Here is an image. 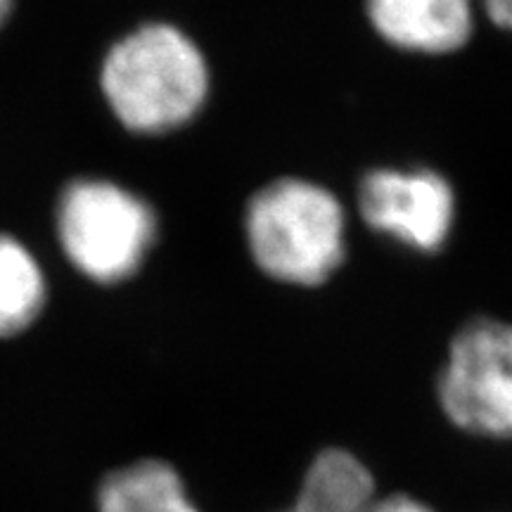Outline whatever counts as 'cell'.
I'll return each instance as SVG.
<instances>
[{
  "instance_id": "cell-7",
  "label": "cell",
  "mask_w": 512,
  "mask_h": 512,
  "mask_svg": "<svg viewBox=\"0 0 512 512\" xmlns=\"http://www.w3.org/2000/svg\"><path fill=\"white\" fill-rule=\"evenodd\" d=\"M377 501L373 472L354 453L328 448L306 470L294 512H373Z\"/></svg>"
},
{
  "instance_id": "cell-9",
  "label": "cell",
  "mask_w": 512,
  "mask_h": 512,
  "mask_svg": "<svg viewBox=\"0 0 512 512\" xmlns=\"http://www.w3.org/2000/svg\"><path fill=\"white\" fill-rule=\"evenodd\" d=\"M41 268L27 247L0 235V337L15 335L38 316L43 306Z\"/></svg>"
},
{
  "instance_id": "cell-6",
  "label": "cell",
  "mask_w": 512,
  "mask_h": 512,
  "mask_svg": "<svg viewBox=\"0 0 512 512\" xmlns=\"http://www.w3.org/2000/svg\"><path fill=\"white\" fill-rule=\"evenodd\" d=\"M377 36L420 55L456 53L475 29L472 0H366Z\"/></svg>"
},
{
  "instance_id": "cell-12",
  "label": "cell",
  "mask_w": 512,
  "mask_h": 512,
  "mask_svg": "<svg viewBox=\"0 0 512 512\" xmlns=\"http://www.w3.org/2000/svg\"><path fill=\"white\" fill-rule=\"evenodd\" d=\"M10 5H12V0H0V24H3L5 17H8Z\"/></svg>"
},
{
  "instance_id": "cell-13",
  "label": "cell",
  "mask_w": 512,
  "mask_h": 512,
  "mask_svg": "<svg viewBox=\"0 0 512 512\" xmlns=\"http://www.w3.org/2000/svg\"><path fill=\"white\" fill-rule=\"evenodd\" d=\"M290 512H294V510H290Z\"/></svg>"
},
{
  "instance_id": "cell-2",
  "label": "cell",
  "mask_w": 512,
  "mask_h": 512,
  "mask_svg": "<svg viewBox=\"0 0 512 512\" xmlns=\"http://www.w3.org/2000/svg\"><path fill=\"white\" fill-rule=\"evenodd\" d=\"M245 230L256 266L285 285H323L347 256L344 207L306 178H280L256 192Z\"/></svg>"
},
{
  "instance_id": "cell-1",
  "label": "cell",
  "mask_w": 512,
  "mask_h": 512,
  "mask_svg": "<svg viewBox=\"0 0 512 512\" xmlns=\"http://www.w3.org/2000/svg\"><path fill=\"white\" fill-rule=\"evenodd\" d=\"M102 91L131 131L162 133L200 112L209 93V69L183 31L147 24L110 50L102 64Z\"/></svg>"
},
{
  "instance_id": "cell-4",
  "label": "cell",
  "mask_w": 512,
  "mask_h": 512,
  "mask_svg": "<svg viewBox=\"0 0 512 512\" xmlns=\"http://www.w3.org/2000/svg\"><path fill=\"white\" fill-rule=\"evenodd\" d=\"M437 392L441 411L463 432L512 439V323L475 318L463 325Z\"/></svg>"
},
{
  "instance_id": "cell-8",
  "label": "cell",
  "mask_w": 512,
  "mask_h": 512,
  "mask_svg": "<svg viewBox=\"0 0 512 512\" xmlns=\"http://www.w3.org/2000/svg\"><path fill=\"white\" fill-rule=\"evenodd\" d=\"M100 512H200L178 472L162 460H140L112 472L98 491Z\"/></svg>"
},
{
  "instance_id": "cell-10",
  "label": "cell",
  "mask_w": 512,
  "mask_h": 512,
  "mask_svg": "<svg viewBox=\"0 0 512 512\" xmlns=\"http://www.w3.org/2000/svg\"><path fill=\"white\" fill-rule=\"evenodd\" d=\"M373 512H434V510L430 508V505L415 501V498H411V496L396 494V496H389V498H382V501H377Z\"/></svg>"
},
{
  "instance_id": "cell-5",
  "label": "cell",
  "mask_w": 512,
  "mask_h": 512,
  "mask_svg": "<svg viewBox=\"0 0 512 512\" xmlns=\"http://www.w3.org/2000/svg\"><path fill=\"white\" fill-rule=\"evenodd\" d=\"M358 211L375 233L434 254L456 223V190L434 169H373L358 183Z\"/></svg>"
},
{
  "instance_id": "cell-3",
  "label": "cell",
  "mask_w": 512,
  "mask_h": 512,
  "mask_svg": "<svg viewBox=\"0 0 512 512\" xmlns=\"http://www.w3.org/2000/svg\"><path fill=\"white\" fill-rule=\"evenodd\" d=\"M57 230L72 264L100 283L131 275L155 240V211L107 181H76L62 192Z\"/></svg>"
},
{
  "instance_id": "cell-11",
  "label": "cell",
  "mask_w": 512,
  "mask_h": 512,
  "mask_svg": "<svg viewBox=\"0 0 512 512\" xmlns=\"http://www.w3.org/2000/svg\"><path fill=\"white\" fill-rule=\"evenodd\" d=\"M482 5L491 22L512 34V0H482Z\"/></svg>"
}]
</instances>
